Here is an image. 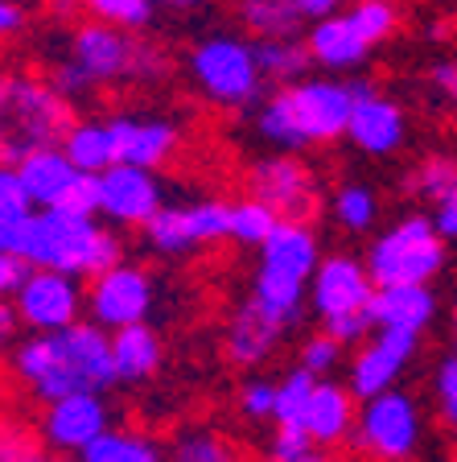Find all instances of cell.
Segmentation results:
<instances>
[{"label":"cell","mask_w":457,"mask_h":462,"mask_svg":"<svg viewBox=\"0 0 457 462\" xmlns=\"http://www.w3.org/2000/svg\"><path fill=\"white\" fill-rule=\"evenodd\" d=\"M351 21L359 25V33L371 46H379V42H388L391 33H396V25H400V5L396 0H354Z\"/></svg>","instance_id":"e575fe53"},{"label":"cell","mask_w":457,"mask_h":462,"mask_svg":"<svg viewBox=\"0 0 457 462\" xmlns=\"http://www.w3.org/2000/svg\"><path fill=\"white\" fill-rule=\"evenodd\" d=\"M75 458L78 462H169L152 438H144L136 430H112V425L91 446H83Z\"/></svg>","instance_id":"83f0119b"},{"label":"cell","mask_w":457,"mask_h":462,"mask_svg":"<svg viewBox=\"0 0 457 462\" xmlns=\"http://www.w3.org/2000/svg\"><path fill=\"white\" fill-rule=\"evenodd\" d=\"M354 401H359V396L351 393V384L317 380L314 401H309V409H305V421L301 425L309 430V438H314L317 446L351 442L354 421H359V413H354Z\"/></svg>","instance_id":"603a6c76"},{"label":"cell","mask_w":457,"mask_h":462,"mask_svg":"<svg viewBox=\"0 0 457 462\" xmlns=\"http://www.w3.org/2000/svg\"><path fill=\"white\" fill-rule=\"evenodd\" d=\"M0 116H5V141L0 162L17 165L25 153L41 144H62L70 133V99L50 79L38 75H5L0 83Z\"/></svg>","instance_id":"5b68a950"},{"label":"cell","mask_w":457,"mask_h":462,"mask_svg":"<svg viewBox=\"0 0 457 462\" xmlns=\"http://www.w3.org/2000/svg\"><path fill=\"white\" fill-rule=\"evenodd\" d=\"M144 240L161 256H190L219 240H231V202L194 199L181 207H161L144 223Z\"/></svg>","instance_id":"8fae6325"},{"label":"cell","mask_w":457,"mask_h":462,"mask_svg":"<svg viewBox=\"0 0 457 462\" xmlns=\"http://www.w3.org/2000/svg\"><path fill=\"white\" fill-rule=\"evenodd\" d=\"M288 330V322H280L272 310H264L256 298L248 293V301L235 310L227 327V356L239 367H260L272 351L280 346V335Z\"/></svg>","instance_id":"ffe728a7"},{"label":"cell","mask_w":457,"mask_h":462,"mask_svg":"<svg viewBox=\"0 0 457 462\" xmlns=\"http://www.w3.org/2000/svg\"><path fill=\"white\" fill-rule=\"evenodd\" d=\"M343 338H334L330 330H322V335L305 338L301 346V367H309V372L317 375V380H325V372H334V367L343 364Z\"/></svg>","instance_id":"f35d334b"},{"label":"cell","mask_w":457,"mask_h":462,"mask_svg":"<svg viewBox=\"0 0 457 462\" xmlns=\"http://www.w3.org/2000/svg\"><path fill=\"white\" fill-rule=\"evenodd\" d=\"M62 149H67L70 162L87 173H104L107 165H115L112 125H104V120H75L67 141H62Z\"/></svg>","instance_id":"f1b7e54d"},{"label":"cell","mask_w":457,"mask_h":462,"mask_svg":"<svg viewBox=\"0 0 457 462\" xmlns=\"http://www.w3.org/2000/svg\"><path fill=\"white\" fill-rule=\"evenodd\" d=\"M433 404H437L441 425L457 433V351H449L433 372Z\"/></svg>","instance_id":"8d00e7d4"},{"label":"cell","mask_w":457,"mask_h":462,"mask_svg":"<svg viewBox=\"0 0 457 462\" xmlns=\"http://www.w3.org/2000/svg\"><path fill=\"white\" fill-rule=\"evenodd\" d=\"M314 388H317V375L309 372V367L288 372L277 384V413H272V421L277 425H301L305 409H309V401H314Z\"/></svg>","instance_id":"836d02e7"},{"label":"cell","mask_w":457,"mask_h":462,"mask_svg":"<svg viewBox=\"0 0 457 462\" xmlns=\"http://www.w3.org/2000/svg\"><path fill=\"white\" fill-rule=\"evenodd\" d=\"M354 107V87L338 79H297L285 83L256 112V136L272 149L301 153L309 144L346 136Z\"/></svg>","instance_id":"7a4b0ae2"},{"label":"cell","mask_w":457,"mask_h":462,"mask_svg":"<svg viewBox=\"0 0 457 462\" xmlns=\"http://www.w3.org/2000/svg\"><path fill=\"white\" fill-rule=\"evenodd\" d=\"M186 75L210 104L219 107H248L260 99V87L268 83L260 70L256 42L239 33H206L186 54Z\"/></svg>","instance_id":"ba28073f"},{"label":"cell","mask_w":457,"mask_h":462,"mask_svg":"<svg viewBox=\"0 0 457 462\" xmlns=\"http://www.w3.org/2000/svg\"><path fill=\"white\" fill-rule=\"evenodd\" d=\"M301 462H338V458H334V454H322V450H314V454H309V458H301Z\"/></svg>","instance_id":"816d5d0a"},{"label":"cell","mask_w":457,"mask_h":462,"mask_svg":"<svg viewBox=\"0 0 457 462\" xmlns=\"http://www.w3.org/2000/svg\"><path fill=\"white\" fill-rule=\"evenodd\" d=\"M21 29H25V5H21V0H5V5H0V33L13 38Z\"/></svg>","instance_id":"7dc6e473"},{"label":"cell","mask_w":457,"mask_h":462,"mask_svg":"<svg viewBox=\"0 0 457 462\" xmlns=\"http://www.w3.org/2000/svg\"><path fill=\"white\" fill-rule=\"evenodd\" d=\"M21 256H29L38 269H62L75 277H99L124 260L112 227H99L96 215H70L58 207L33 215Z\"/></svg>","instance_id":"277c9868"},{"label":"cell","mask_w":457,"mask_h":462,"mask_svg":"<svg viewBox=\"0 0 457 462\" xmlns=\"http://www.w3.org/2000/svg\"><path fill=\"white\" fill-rule=\"evenodd\" d=\"M9 367L13 380L41 404L83 393V388L104 393L107 384H120L112 335L99 322H75V327L62 330H33L29 338H21L13 346Z\"/></svg>","instance_id":"6da1fadb"},{"label":"cell","mask_w":457,"mask_h":462,"mask_svg":"<svg viewBox=\"0 0 457 462\" xmlns=\"http://www.w3.org/2000/svg\"><path fill=\"white\" fill-rule=\"evenodd\" d=\"M107 421H112V413H107L104 396L96 388H83V393L58 396V401H50L41 409L38 438L54 454H78L83 446H91L107 430Z\"/></svg>","instance_id":"2e32d148"},{"label":"cell","mask_w":457,"mask_h":462,"mask_svg":"<svg viewBox=\"0 0 457 462\" xmlns=\"http://www.w3.org/2000/svg\"><path fill=\"white\" fill-rule=\"evenodd\" d=\"M13 301H17V314L29 330L75 327L78 314L87 310V293L78 289V277L62 269H33L25 285L13 293Z\"/></svg>","instance_id":"5bb4252c"},{"label":"cell","mask_w":457,"mask_h":462,"mask_svg":"<svg viewBox=\"0 0 457 462\" xmlns=\"http://www.w3.org/2000/svg\"><path fill=\"white\" fill-rule=\"evenodd\" d=\"M449 338H453V351H457V306H453V322H449Z\"/></svg>","instance_id":"f5cc1de1"},{"label":"cell","mask_w":457,"mask_h":462,"mask_svg":"<svg viewBox=\"0 0 457 462\" xmlns=\"http://www.w3.org/2000/svg\"><path fill=\"white\" fill-rule=\"evenodd\" d=\"M165 207V190L157 170L115 162L99 173V215L112 227H144Z\"/></svg>","instance_id":"4fadbf2b"},{"label":"cell","mask_w":457,"mask_h":462,"mask_svg":"<svg viewBox=\"0 0 457 462\" xmlns=\"http://www.w3.org/2000/svg\"><path fill=\"white\" fill-rule=\"evenodd\" d=\"M58 211H70V215H99V173L78 170V178L67 186V194L58 199Z\"/></svg>","instance_id":"b9f144b4"},{"label":"cell","mask_w":457,"mask_h":462,"mask_svg":"<svg viewBox=\"0 0 457 462\" xmlns=\"http://www.w3.org/2000/svg\"><path fill=\"white\" fill-rule=\"evenodd\" d=\"M309 42V54L322 70H354L362 58L371 54V42L359 33V25L351 21V13H334V17H322L309 25L305 33Z\"/></svg>","instance_id":"7402d4cb"},{"label":"cell","mask_w":457,"mask_h":462,"mask_svg":"<svg viewBox=\"0 0 457 462\" xmlns=\"http://www.w3.org/2000/svg\"><path fill=\"white\" fill-rule=\"evenodd\" d=\"M343 5H346V0H301V9H305V17H309V25H314V21H322V17H334V13H343Z\"/></svg>","instance_id":"c3c4849f"},{"label":"cell","mask_w":457,"mask_h":462,"mask_svg":"<svg viewBox=\"0 0 457 462\" xmlns=\"http://www.w3.org/2000/svg\"><path fill=\"white\" fill-rule=\"evenodd\" d=\"M260 54V70H264L268 83H297L305 70L314 67V54H309V42L297 38H260L256 42Z\"/></svg>","instance_id":"f546056e"},{"label":"cell","mask_w":457,"mask_h":462,"mask_svg":"<svg viewBox=\"0 0 457 462\" xmlns=\"http://www.w3.org/2000/svg\"><path fill=\"white\" fill-rule=\"evenodd\" d=\"M17 322H21V314H17V301H5V306H0V335H5V338H9V343H13V338H17Z\"/></svg>","instance_id":"681fc988"},{"label":"cell","mask_w":457,"mask_h":462,"mask_svg":"<svg viewBox=\"0 0 457 462\" xmlns=\"http://www.w3.org/2000/svg\"><path fill=\"white\" fill-rule=\"evenodd\" d=\"M317 264H322V248H317L314 227L305 219H280L277 231L260 244V269L251 277V298L264 310H272L280 322L297 327Z\"/></svg>","instance_id":"3957f363"},{"label":"cell","mask_w":457,"mask_h":462,"mask_svg":"<svg viewBox=\"0 0 457 462\" xmlns=\"http://www.w3.org/2000/svg\"><path fill=\"white\" fill-rule=\"evenodd\" d=\"M38 269L29 256H21V252H0V293L5 298H13L21 285L29 281V273Z\"/></svg>","instance_id":"f6af8a7d"},{"label":"cell","mask_w":457,"mask_h":462,"mask_svg":"<svg viewBox=\"0 0 457 462\" xmlns=\"http://www.w3.org/2000/svg\"><path fill=\"white\" fill-rule=\"evenodd\" d=\"M0 462H50L46 458V442H33V433L5 425V442H0Z\"/></svg>","instance_id":"7bdbcfd3"},{"label":"cell","mask_w":457,"mask_h":462,"mask_svg":"<svg viewBox=\"0 0 457 462\" xmlns=\"http://www.w3.org/2000/svg\"><path fill=\"white\" fill-rule=\"evenodd\" d=\"M277 223H280V215L264 199H256V194L231 202V240L243 244V248H260L277 231Z\"/></svg>","instance_id":"d6a6232c"},{"label":"cell","mask_w":457,"mask_h":462,"mask_svg":"<svg viewBox=\"0 0 457 462\" xmlns=\"http://www.w3.org/2000/svg\"><path fill=\"white\" fill-rule=\"evenodd\" d=\"M239 21L256 38H297L301 29H309L301 0H239Z\"/></svg>","instance_id":"4316f807"},{"label":"cell","mask_w":457,"mask_h":462,"mask_svg":"<svg viewBox=\"0 0 457 462\" xmlns=\"http://www.w3.org/2000/svg\"><path fill=\"white\" fill-rule=\"evenodd\" d=\"M354 87V107L351 125H346V141L367 157H388L408 141V116L396 99L379 96L371 83H351Z\"/></svg>","instance_id":"e0dca14e"},{"label":"cell","mask_w":457,"mask_h":462,"mask_svg":"<svg viewBox=\"0 0 457 462\" xmlns=\"http://www.w3.org/2000/svg\"><path fill=\"white\" fill-rule=\"evenodd\" d=\"M17 173H21V182H25L29 199L38 202V207H58L67 186L78 178V165L70 162V153L62 144H41V149L21 157Z\"/></svg>","instance_id":"cb8c5ba5"},{"label":"cell","mask_w":457,"mask_h":462,"mask_svg":"<svg viewBox=\"0 0 457 462\" xmlns=\"http://www.w3.org/2000/svg\"><path fill=\"white\" fill-rule=\"evenodd\" d=\"M87 310H91V322L107 330H124L144 322L152 310V281L141 264H112L107 273L91 277V289H87Z\"/></svg>","instance_id":"7c38bea8"},{"label":"cell","mask_w":457,"mask_h":462,"mask_svg":"<svg viewBox=\"0 0 457 462\" xmlns=\"http://www.w3.org/2000/svg\"><path fill=\"white\" fill-rule=\"evenodd\" d=\"M408 190L420 194L425 202H433V219H437L441 236L457 240V162L453 157H429L412 173Z\"/></svg>","instance_id":"d4e9b609"},{"label":"cell","mask_w":457,"mask_h":462,"mask_svg":"<svg viewBox=\"0 0 457 462\" xmlns=\"http://www.w3.org/2000/svg\"><path fill=\"white\" fill-rule=\"evenodd\" d=\"M314 438H309V430L305 425H277V433H272V446H268V458L272 462H301L314 454Z\"/></svg>","instance_id":"ab89813d"},{"label":"cell","mask_w":457,"mask_h":462,"mask_svg":"<svg viewBox=\"0 0 457 462\" xmlns=\"http://www.w3.org/2000/svg\"><path fill=\"white\" fill-rule=\"evenodd\" d=\"M330 211H334V219H338L343 231L362 236V231H371L375 219H379V194H375L371 186H362V182H346V186L334 190Z\"/></svg>","instance_id":"4dcf8cb0"},{"label":"cell","mask_w":457,"mask_h":462,"mask_svg":"<svg viewBox=\"0 0 457 462\" xmlns=\"http://www.w3.org/2000/svg\"><path fill=\"white\" fill-rule=\"evenodd\" d=\"M112 351H115V375L120 384H144L161 367V338L152 335L144 322L124 330H112Z\"/></svg>","instance_id":"484cf974"},{"label":"cell","mask_w":457,"mask_h":462,"mask_svg":"<svg viewBox=\"0 0 457 462\" xmlns=\"http://www.w3.org/2000/svg\"><path fill=\"white\" fill-rule=\"evenodd\" d=\"M371 318L379 330H425L437 322V293L433 285H379L371 301Z\"/></svg>","instance_id":"44dd1931"},{"label":"cell","mask_w":457,"mask_h":462,"mask_svg":"<svg viewBox=\"0 0 457 462\" xmlns=\"http://www.w3.org/2000/svg\"><path fill=\"white\" fill-rule=\"evenodd\" d=\"M429 87L437 91L441 104L457 107V58H449V62H437V67L429 70Z\"/></svg>","instance_id":"bcb514c9"},{"label":"cell","mask_w":457,"mask_h":462,"mask_svg":"<svg viewBox=\"0 0 457 462\" xmlns=\"http://www.w3.org/2000/svg\"><path fill=\"white\" fill-rule=\"evenodd\" d=\"M169 462H239V450L231 446V438H223L219 430L190 425V430H181L178 438H173Z\"/></svg>","instance_id":"1f68e13d"},{"label":"cell","mask_w":457,"mask_h":462,"mask_svg":"<svg viewBox=\"0 0 457 462\" xmlns=\"http://www.w3.org/2000/svg\"><path fill=\"white\" fill-rule=\"evenodd\" d=\"M248 190L264 199L280 219H309V211L317 207V186L309 165L297 153H285V149H277L272 157H260L251 165Z\"/></svg>","instance_id":"9a60e30c"},{"label":"cell","mask_w":457,"mask_h":462,"mask_svg":"<svg viewBox=\"0 0 457 462\" xmlns=\"http://www.w3.org/2000/svg\"><path fill=\"white\" fill-rule=\"evenodd\" d=\"M239 409L248 421H268V417L277 413V384H268V380H248L243 393H239Z\"/></svg>","instance_id":"ee69618b"},{"label":"cell","mask_w":457,"mask_h":462,"mask_svg":"<svg viewBox=\"0 0 457 462\" xmlns=\"http://www.w3.org/2000/svg\"><path fill=\"white\" fill-rule=\"evenodd\" d=\"M107 125H112V141H115V162L161 170L181 149V128L173 120H165V116H115Z\"/></svg>","instance_id":"d6986e66"},{"label":"cell","mask_w":457,"mask_h":462,"mask_svg":"<svg viewBox=\"0 0 457 462\" xmlns=\"http://www.w3.org/2000/svg\"><path fill=\"white\" fill-rule=\"evenodd\" d=\"M83 9L96 21H107V25L120 29H144L157 13V0H83Z\"/></svg>","instance_id":"d590c367"},{"label":"cell","mask_w":457,"mask_h":462,"mask_svg":"<svg viewBox=\"0 0 457 462\" xmlns=\"http://www.w3.org/2000/svg\"><path fill=\"white\" fill-rule=\"evenodd\" d=\"M67 54L75 58L96 87H120V83H165L169 79V58L157 46L133 38V29L107 25V21H83L70 33Z\"/></svg>","instance_id":"8992f818"},{"label":"cell","mask_w":457,"mask_h":462,"mask_svg":"<svg viewBox=\"0 0 457 462\" xmlns=\"http://www.w3.org/2000/svg\"><path fill=\"white\" fill-rule=\"evenodd\" d=\"M375 285H429L445 269V236L433 215H404L367 248Z\"/></svg>","instance_id":"9c48e42d"},{"label":"cell","mask_w":457,"mask_h":462,"mask_svg":"<svg viewBox=\"0 0 457 462\" xmlns=\"http://www.w3.org/2000/svg\"><path fill=\"white\" fill-rule=\"evenodd\" d=\"M33 207H38V202L29 199L17 165H5V173H0V223L5 219H33V215H38Z\"/></svg>","instance_id":"74e56055"},{"label":"cell","mask_w":457,"mask_h":462,"mask_svg":"<svg viewBox=\"0 0 457 462\" xmlns=\"http://www.w3.org/2000/svg\"><path fill=\"white\" fill-rule=\"evenodd\" d=\"M425 442V413L412 393L388 388L359 404L351 446L375 462H408Z\"/></svg>","instance_id":"30bf717a"},{"label":"cell","mask_w":457,"mask_h":462,"mask_svg":"<svg viewBox=\"0 0 457 462\" xmlns=\"http://www.w3.org/2000/svg\"><path fill=\"white\" fill-rule=\"evenodd\" d=\"M375 277L367 260H354L346 252L322 256L314 281H309V310L322 318V330H330L343 343H359L375 327L371 301H375Z\"/></svg>","instance_id":"52a82bcc"},{"label":"cell","mask_w":457,"mask_h":462,"mask_svg":"<svg viewBox=\"0 0 457 462\" xmlns=\"http://www.w3.org/2000/svg\"><path fill=\"white\" fill-rule=\"evenodd\" d=\"M416 351H420V335H412V330H379L351 359L346 384H351V393L359 401H367L375 393H388V388H396V380L404 375V367L412 364Z\"/></svg>","instance_id":"ac0fdd59"},{"label":"cell","mask_w":457,"mask_h":462,"mask_svg":"<svg viewBox=\"0 0 457 462\" xmlns=\"http://www.w3.org/2000/svg\"><path fill=\"white\" fill-rule=\"evenodd\" d=\"M50 83L58 87V91H62V96L70 99V104H83L87 96H91V91H96V79L87 75L83 67H78L75 58H62V62H54V67H50Z\"/></svg>","instance_id":"60d3db41"},{"label":"cell","mask_w":457,"mask_h":462,"mask_svg":"<svg viewBox=\"0 0 457 462\" xmlns=\"http://www.w3.org/2000/svg\"><path fill=\"white\" fill-rule=\"evenodd\" d=\"M206 5H210V0H157V9L178 13V17H190V13L206 9Z\"/></svg>","instance_id":"f907efd6"}]
</instances>
